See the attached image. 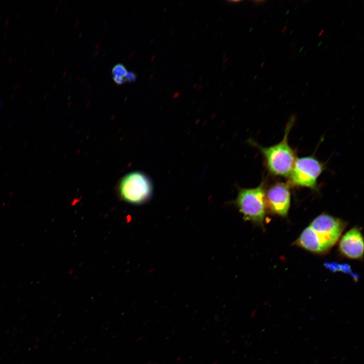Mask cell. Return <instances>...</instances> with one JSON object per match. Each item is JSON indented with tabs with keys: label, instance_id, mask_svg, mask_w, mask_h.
<instances>
[{
	"label": "cell",
	"instance_id": "2e32d148",
	"mask_svg": "<svg viewBox=\"0 0 364 364\" xmlns=\"http://www.w3.org/2000/svg\"><path fill=\"white\" fill-rule=\"evenodd\" d=\"M287 26H285L284 27V28H283V29L282 30V32L283 33H284L285 32V31H286V30H287Z\"/></svg>",
	"mask_w": 364,
	"mask_h": 364
},
{
	"label": "cell",
	"instance_id": "7c38bea8",
	"mask_svg": "<svg viewBox=\"0 0 364 364\" xmlns=\"http://www.w3.org/2000/svg\"><path fill=\"white\" fill-rule=\"evenodd\" d=\"M198 85H199V84H198L197 83H195L193 86V88L194 89H197Z\"/></svg>",
	"mask_w": 364,
	"mask_h": 364
},
{
	"label": "cell",
	"instance_id": "52a82bcc",
	"mask_svg": "<svg viewBox=\"0 0 364 364\" xmlns=\"http://www.w3.org/2000/svg\"><path fill=\"white\" fill-rule=\"evenodd\" d=\"M363 239L360 230L353 228L341 238L339 249L344 256L352 259H360L363 254Z\"/></svg>",
	"mask_w": 364,
	"mask_h": 364
},
{
	"label": "cell",
	"instance_id": "ac0fdd59",
	"mask_svg": "<svg viewBox=\"0 0 364 364\" xmlns=\"http://www.w3.org/2000/svg\"><path fill=\"white\" fill-rule=\"evenodd\" d=\"M226 68V65H224V66L222 67V71H224Z\"/></svg>",
	"mask_w": 364,
	"mask_h": 364
},
{
	"label": "cell",
	"instance_id": "ba28073f",
	"mask_svg": "<svg viewBox=\"0 0 364 364\" xmlns=\"http://www.w3.org/2000/svg\"><path fill=\"white\" fill-rule=\"evenodd\" d=\"M112 73L113 76H118L125 77L127 70L125 67L122 64H117L115 65L112 70Z\"/></svg>",
	"mask_w": 364,
	"mask_h": 364
},
{
	"label": "cell",
	"instance_id": "8992f818",
	"mask_svg": "<svg viewBox=\"0 0 364 364\" xmlns=\"http://www.w3.org/2000/svg\"><path fill=\"white\" fill-rule=\"evenodd\" d=\"M290 185L277 183L265 192L266 206L274 214L285 217L288 214L291 203Z\"/></svg>",
	"mask_w": 364,
	"mask_h": 364
},
{
	"label": "cell",
	"instance_id": "277c9868",
	"mask_svg": "<svg viewBox=\"0 0 364 364\" xmlns=\"http://www.w3.org/2000/svg\"><path fill=\"white\" fill-rule=\"evenodd\" d=\"M120 198L126 202L141 204L148 201L153 192L149 177L141 171L131 172L123 176L118 186Z\"/></svg>",
	"mask_w": 364,
	"mask_h": 364
},
{
	"label": "cell",
	"instance_id": "5b68a950",
	"mask_svg": "<svg viewBox=\"0 0 364 364\" xmlns=\"http://www.w3.org/2000/svg\"><path fill=\"white\" fill-rule=\"evenodd\" d=\"M324 170V164L312 156L296 158L288 183L316 191L317 178Z\"/></svg>",
	"mask_w": 364,
	"mask_h": 364
},
{
	"label": "cell",
	"instance_id": "e0dca14e",
	"mask_svg": "<svg viewBox=\"0 0 364 364\" xmlns=\"http://www.w3.org/2000/svg\"><path fill=\"white\" fill-rule=\"evenodd\" d=\"M324 29L322 30L320 32L318 36H320L323 34V33L324 32Z\"/></svg>",
	"mask_w": 364,
	"mask_h": 364
},
{
	"label": "cell",
	"instance_id": "9c48e42d",
	"mask_svg": "<svg viewBox=\"0 0 364 364\" xmlns=\"http://www.w3.org/2000/svg\"><path fill=\"white\" fill-rule=\"evenodd\" d=\"M125 81L128 82H134L136 78V74L131 71L128 72L125 76Z\"/></svg>",
	"mask_w": 364,
	"mask_h": 364
},
{
	"label": "cell",
	"instance_id": "44dd1931",
	"mask_svg": "<svg viewBox=\"0 0 364 364\" xmlns=\"http://www.w3.org/2000/svg\"><path fill=\"white\" fill-rule=\"evenodd\" d=\"M256 77H257V76L256 75V76H255L254 77V78L253 80H255V79H256Z\"/></svg>",
	"mask_w": 364,
	"mask_h": 364
},
{
	"label": "cell",
	"instance_id": "6da1fadb",
	"mask_svg": "<svg viewBox=\"0 0 364 364\" xmlns=\"http://www.w3.org/2000/svg\"><path fill=\"white\" fill-rule=\"evenodd\" d=\"M345 226V222L340 219L321 214L302 232L294 243L311 252L323 254L337 242Z\"/></svg>",
	"mask_w": 364,
	"mask_h": 364
},
{
	"label": "cell",
	"instance_id": "3957f363",
	"mask_svg": "<svg viewBox=\"0 0 364 364\" xmlns=\"http://www.w3.org/2000/svg\"><path fill=\"white\" fill-rule=\"evenodd\" d=\"M265 190L263 181L254 188H240L235 200L243 218L261 227L266 213Z\"/></svg>",
	"mask_w": 364,
	"mask_h": 364
},
{
	"label": "cell",
	"instance_id": "5bb4252c",
	"mask_svg": "<svg viewBox=\"0 0 364 364\" xmlns=\"http://www.w3.org/2000/svg\"><path fill=\"white\" fill-rule=\"evenodd\" d=\"M228 60H229L228 57H226L224 59L223 64H225L228 62Z\"/></svg>",
	"mask_w": 364,
	"mask_h": 364
},
{
	"label": "cell",
	"instance_id": "d6986e66",
	"mask_svg": "<svg viewBox=\"0 0 364 364\" xmlns=\"http://www.w3.org/2000/svg\"><path fill=\"white\" fill-rule=\"evenodd\" d=\"M264 62H262L260 66V67H261V68L263 67L264 66Z\"/></svg>",
	"mask_w": 364,
	"mask_h": 364
},
{
	"label": "cell",
	"instance_id": "30bf717a",
	"mask_svg": "<svg viewBox=\"0 0 364 364\" xmlns=\"http://www.w3.org/2000/svg\"><path fill=\"white\" fill-rule=\"evenodd\" d=\"M113 79L114 82L118 85L122 84L126 81L125 78L122 77L113 76Z\"/></svg>",
	"mask_w": 364,
	"mask_h": 364
},
{
	"label": "cell",
	"instance_id": "ffe728a7",
	"mask_svg": "<svg viewBox=\"0 0 364 364\" xmlns=\"http://www.w3.org/2000/svg\"><path fill=\"white\" fill-rule=\"evenodd\" d=\"M322 43V41H320V42H319L318 43L317 46H320Z\"/></svg>",
	"mask_w": 364,
	"mask_h": 364
},
{
	"label": "cell",
	"instance_id": "7a4b0ae2",
	"mask_svg": "<svg viewBox=\"0 0 364 364\" xmlns=\"http://www.w3.org/2000/svg\"><path fill=\"white\" fill-rule=\"evenodd\" d=\"M294 121L295 117H292L286 125L283 140L277 144L264 147L254 141H250L261 152L268 171L275 176L289 177L292 171L296 157L294 151L289 144L288 135Z\"/></svg>",
	"mask_w": 364,
	"mask_h": 364
},
{
	"label": "cell",
	"instance_id": "4fadbf2b",
	"mask_svg": "<svg viewBox=\"0 0 364 364\" xmlns=\"http://www.w3.org/2000/svg\"><path fill=\"white\" fill-rule=\"evenodd\" d=\"M202 88H203V85H202V84H199L198 87V88H197V89H198V90H201V89H202Z\"/></svg>",
	"mask_w": 364,
	"mask_h": 364
},
{
	"label": "cell",
	"instance_id": "8fae6325",
	"mask_svg": "<svg viewBox=\"0 0 364 364\" xmlns=\"http://www.w3.org/2000/svg\"><path fill=\"white\" fill-rule=\"evenodd\" d=\"M179 95H180L179 92H174V93H173V97L174 98H178V97H179Z\"/></svg>",
	"mask_w": 364,
	"mask_h": 364
},
{
	"label": "cell",
	"instance_id": "7402d4cb",
	"mask_svg": "<svg viewBox=\"0 0 364 364\" xmlns=\"http://www.w3.org/2000/svg\"><path fill=\"white\" fill-rule=\"evenodd\" d=\"M302 49H303V47H302V48H301V49H300V51H299V52H301V50H302Z\"/></svg>",
	"mask_w": 364,
	"mask_h": 364
},
{
	"label": "cell",
	"instance_id": "9a60e30c",
	"mask_svg": "<svg viewBox=\"0 0 364 364\" xmlns=\"http://www.w3.org/2000/svg\"><path fill=\"white\" fill-rule=\"evenodd\" d=\"M228 2H230V3H239V2H241V1H228Z\"/></svg>",
	"mask_w": 364,
	"mask_h": 364
}]
</instances>
